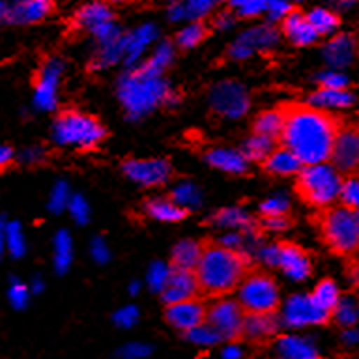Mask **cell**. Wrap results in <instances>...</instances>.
<instances>
[{
	"mask_svg": "<svg viewBox=\"0 0 359 359\" xmlns=\"http://www.w3.org/2000/svg\"><path fill=\"white\" fill-rule=\"evenodd\" d=\"M260 224L268 230H286L294 224V219L290 217V213H286V215H275V217H262Z\"/></svg>",
	"mask_w": 359,
	"mask_h": 359,
	"instance_id": "obj_33",
	"label": "cell"
},
{
	"mask_svg": "<svg viewBox=\"0 0 359 359\" xmlns=\"http://www.w3.org/2000/svg\"><path fill=\"white\" fill-rule=\"evenodd\" d=\"M13 161H15V154H13V150H11L10 146L0 144V170L11 167Z\"/></svg>",
	"mask_w": 359,
	"mask_h": 359,
	"instance_id": "obj_39",
	"label": "cell"
},
{
	"mask_svg": "<svg viewBox=\"0 0 359 359\" xmlns=\"http://www.w3.org/2000/svg\"><path fill=\"white\" fill-rule=\"evenodd\" d=\"M6 247V241H4V229H0V255L4 251Z\"/></svg>",
	"mask_w": 359,
	"mask_h": 359,
	"instance_id": "obj_41",
	"label": "cell"
},
{
	"mask_svg": "<svg viewBox=\"0 0 359 359\" xmlns=\"http://www.w3.org/2000/svg\"><path fill=\"white\" fill-rule=\"evenodd\" d=\"M331 320L337 325H341L342 330L353 327L359 320V305H355L352 299H342L341 297V302H339V305H337L333 314H331Z\"/></svg>",
	"mask_w": 359,
	"mask_h": 359,
	"instance_id": "obj_26",
	"label": "cell"
},
{
	"mask_svg": "<svg viewBox=\"0 0 359 359\" xmlns=\"http://www.w3.org/2000/svg\"><path fill=\"white\" fill-rule=\"evenodd\" d=\"M277 350H279L280 358L286 359H322L311 342L294 335L279 337L277 339Z\"/></svg>",
	"mask_w": 359,
	"mask_h": 359,
	"instance_id": "obj_19",
	"label": "cell"
},
{
	"mask_svg": "<svg viewBox=\"0 0 359 359\" xmlns=\"http://www.w3.org/2000/svg\"><path fill=\"white\" fill-rule=\"evenodd\" d=\"M280 32L285 34L286 38L290 39L292 43L297 47H305L316 41L318 34L314 32V28L311 27V22L307 19V13H303L302 10L288 11L283 21H280Z\"/></svg>",
	"mask_w": 359,
	"mask_h": 359,
	"instance_id": "obj_16",
	"label": "cell"
},
{
	"mask_svg": "<svg viewBox=\"0 0 359 359\" xmlns=\"http://www.w3.org/2000/svg\"><path fill=\"white\" fill-rule=\"evenodd\" d=\"M243 320H245V311L241 309L238 299L226 296L215 297V302L208 305L206 324L217 333L221 341H241Z\"/></svg>",
	"mask_w": 359,
	"mask_h": 359,
	"instance_id": "obj_7",
	"label": "cell"
},
{
	"mask_svg": "<svg viewBox=\"0 0 359 359\" xmlns=\"http://www.w3.org/2000/svg\"><path fill=\"white\" fill-rule=\"evenodd\" d=\"M286 213H290V206H288V202L280 201V198L266 201L260 206V215L262 217H275V215H286Z\"/></svg>",
	"mask_w": 359,
	"mask_h": 359,
	"instance_id": "obj_32",
	"label": "cell"
},
{
	"mask_svg": "<svg viewBox=\"0 0 359 359\" xmlns=\"http://www.w3.org/2000/svg\"><path fill=\"white\" fill-rule=\"evenodd\" d=\"M201 257V241L184 240L178 245H174L168 260V268L172 269H189L193 271Z\"/></svg>",
	"mask_w": 359,
	"mask_h": 359,
	"instance_id": "obj_20",
	"label": "cell"
},
{
	"mask_svg": "<svg viewBox=\"0 0 359 359\" xmlns=\"http://www.w3.org/2000/svg\"><path fill=\"white\" fill-rule=\"evenodd\" d=\"M341 182L342 176L331 165H305L294 176V193L305 206L318 210L335 204Z\"/></svg>",
	"mask_w": 359,
	"mask_h": 359,
	"instance_id": "obj_4",
	"label": "cell"
},
{
	"mask_svg": "<svg viewBox=\"0 0 359 359\" xmlns=\"http://www.w3.org/2000/svg\"><path fill=\"white\" fill-rule=\"evenodd\" d=\"M204 297H191L184 302L165 305V322L180 333L195 330L206 322L208 305L202 302Z\"/></svg>",
	"mask_w": 359,
	"mask_h": 359,
	"instance_id": "obj_10",
	"label": "cell"
},
{
	"mask_svg": "<svg viewBox=\"0 0 359 359\" xmlns=\"http://www.w3.org/2000/svg\"><path fill=\"white\" fill-rule=\"evenodd\" d=\"M275 109L280 116V146L288 148L303 165L330 161L344 118L325 107L303 101H283Z\"/></svg>",
	"mask_w": 359,
	"mask_h": 359,
	"instance_id": "obj_1",
	"label": "cell"
},
{
	"mask_svg": "<svg viewBox=\"0 0 359 359\" xmlns=\"http://www.w3.org/2000/svg\"><path fill=\"white\" fill-rule=\"evenodd\" d=\"M185 337H187L191 342L201 344V346H212V344H215V342L221 341L217 333H215V331H213L212 327L206 324V322H204L202 325H198V327H195V330L187 331V333H185Z\"/></svg>",
	"mask_w": 359,
	"mask_h": 359,
	"instance_id": "obj_29",
	"label": "cell"
},
{
	"mask_svg": "<svg viewBox=\"0 0 359 359\" xmlns=\"http://www.w3.org/2000/svg\"><path fill=\"white\" fill-rule=\"evenodd\" d=\"M330 165L344 176H359V120H344L333 142Z\"/></svg>",
	"mask_w": 359,
	"mask_h": 359,
	"instance_id": "obj_8",
	"label": "cell"
},
{
	"mask_svg": "<svg viewBox=\"0 0 359 359\" xmlns=\"http://www.w3.org/2000/svg\"><path fill=\"white\" fill-rule=\"evenodd\" d=\"M238 303L245 314L279 313L280 292L273 275L260 266H252L238 286Z\"/></svg>",
	"mask_w": 359,
	"mask_h": 359,
	"instance_id": "obj_5",
	"label": "cell"
},
{
	"mask_svg": "<svg viewBox=\"0 0 359 359\" xmlns=\"http://www.w3.org/2000/svg\"><path fill=\"white\" fill-rule=\"evenodd\" d=\"M223 355H224V359H238L241 355V352H240V348L234 346V342H232V344H230V346L224 350Z\"/></svg>",
	"mask_w": 359,
	"mask_h": 359,
	"instance_id": "obj_40",
	"label": "cell"
},
{
	"mask_svg": "<svg viewBox=\"0 0 359 359\" xmlns=\"http://www.w3.org/2000/svg\"><path fill=\"white\" fill-rule=\"evenodd\" d=\"M309 223L318 232L322 245L335 257L350 258L359 251V215L341 204L314 210Z\"/></svg>",
	"mask_w": 359,
	"mask_h": 359,
	"instance_id": "obj_3",
	"label": "cell"
},
{
	"mask_svg": "<svg viewBox=\"0 0 359 359\" xmlns=\"http://www.w3.org/2000/svg\"><path fill=\"white\" fill-rule=\"evenodd\" d=\"M8 297H10L11 305L15 309H22L27 305L28 299V290L27 286L21 285V283H13L10 286V292H8Z\"/></svg>",
	"mask_w": 359,
	"mask_h": 359,
	"instance_id": "obj_34",
	"label": "cell"
},
{
	"mask_svg": "<svg viewBox=\"0 0 359 359\" xmlns=\"http://www.w3.org/2000/svg\"><path fill=\"white\" fill-rule=\"evenodd\" d=\"M251 133L258 135V137L271 139L279 144L280 116H279V112H277V109H273V111L258 112L251 123Z\"/></svg>",
	"mask_w": 359,
	"mask_h": 359,
	"instance_id": "obj_22",
	"label": "cell"
},
{
	"mask_svg": "<svg viewBox=\"0 0 359 359\" xmlns=\"http://www.w3.org/2000/svg\"><path fill=\"white\" fill-rule=\"evenodd\" d=\"M277 142L266 137H258V135H251V139L247 140L243 146V157H247L249 161L260 163L264 157L268 156L269 151L273 150Z\"/></svg>",
	"mask_w": 359,
	"mask_h": 359,
	"instance_id": "obj_27",
	"label": "cell"
},
{
	"mask_svg": "<svg viewBox=\"0 0 359 359\" xmlns=\"http://www.w3.org/2000/svg\"><path fill=\"white\" fill-rule=\"evenodd\" d=\"M344 269H346V277L352 286L359 288V258H344Z\"/></svg>",
	"mask_w": 359,
	"mask_h": 359,
	"instance_id": "obj_36",
	"label": "cell"
},
{
	"mask_svg": "<svg viewBox=\"0 0 359 359\" xmlns=\"http://www.w3.org/2000/svg\"><path fill=\"white\" fill-rule=\"evenodd\" d=\"M55 10L53 0H15L10 15L17 22H36Z\"/></svg>",
	"mask_w": 359,
	"mask_h": 359,
	"instance_id": "obj_18",
	"label": "cell"
},
{
	"mask_svg": "<svg viewBox=\"0 0 359 359\" xmlns=\"http://www.w3.org/2000/svg\"><path fill=\"white\" fill-rule=\"evenodd\" d=\"M268 262L283 269L288 277L294 280H303L313 273V260L311 252L305 247L297 245L290 240L275 241V245L269 251Z\"/></svg>",
	"mask_w": 359,
	"mask_h": 359,
	"instance_id": "obj_9",
	"label": "cell"
},
{
	"mask_svg": "<svg viewBox=\"0 0 359 359\" xmlns=\"http://www.w3.org/2000/svg\"><path fill=\"white\" fill-rule=\"evenodd\" d=\"M339 204L359 213V176H344L339 189Z\"/></svg>",
	"mask_w": 359,
	"mask_h": 359,
	"instance_id": "obj_24",
	"label": "cell"
},
{
	"mask_svg": "<svg viewBox=\"0 0 359 359\" xmlns=\"http://www.w3.org/2000/svg\"><path fill=\"white\" fill-rule=\"evenodd\" d=\"M122 168L133 182L148 187L167 184L174 176L172 165L165 159H126Z\"/></svg>",
	"mask_w": 359,
	"mask_h": 359,
	"instance_id": "obj_11",
	"label": "cell"
},
{
	"mask_svg": "<svg viewBox=\"0 0 359 359\" xmlns=\"http://www.w3.org/2000/svg\"><path fill=\"white\" fill-rule=\"evenodd\" d=\"M159 294H161L165 305L184 302V299H191V297H202L195 273L189 269L172 268H168L167 277L159 288Z\"/></svg>",
	"mask_w": 359,
	"mask_h": 359,
	"instance_id": "obj_13",
	"label": "cell"
},
{
	"mask_svg": "<svg viewBox=\"0 0 359 359\" xmlns=\"http://www.w3.org/2000/svg\"><path fill=\"white\" fill-rule=\"evenodd\" d=\"M283 322L290 327H303V325H324L331 322V314L314 305V302L305 296H292L285 305Z\"/></svg>",
	"mask_w": 359,
	"mask_h": 359,
	"instance_id": "obj_12",
	"label": "cell"
},
{
	"mask_svg": "<svg viewBox=\"0 0 359 359\" xmlns=\"http://www.w3.org/2000/svg\"><path fill=\"white\" fill-rule=\"evenodd\" d=\"M264 172L275 178H286V176H296L305 165L292 154L288 148L277 144L262 161L258 163Z\"/></svg>",
	"mask_w": 359,
	"mask_h": 359,
	"instance_id": "obj_15",
	"label": "cell"
},
{
	"mask_svg": "<svg viewBox=\"0 0 359 359\" xmlns=\"http://www.w3.org/2000/svg\"><path fill=\"white\" fill-rule=\"evenodd\" d=\"M6 15V10H4V6L0 4V17H4Z\"/></svg>",
	"mask_w": 359,
	"mask_h": 359,
	"instance_id": "obj_43",
	"label": "cell"
},
{
	"mask_svg": "<svg viewBox=\"0 0 359 359\" xmlns=\"http://www.w3.org/2000/svg\"><path fill=\"white\" fill-rule=\"evenodd\" d=\"M4 241L6 247H8L15 257L22 255V251H25V241H22V234L17 224L11 223L8 224V226H4Z\"/></svg>",
	"mask_w": 359,
	"mask_h": 359,
	"instance_id": "obj_31",
	"label": "cell"
},
{
	"mask_svg": "<svg viewBox=\"0 0 359 359\" xmlns=\"http://www.w3.org/2000/svg\"><path fill=\"white\" fill-rule=\"evenodd\" d=\"M311 101H313V105L318 107H352L355 97L348 90L320 88L318 92L311 95Z\"/></svg>",
	"mask_w": 359,
	"mask_h": 359,
	"instance_id": "obj_23",
	"label": "cell"
},
{
	"mask_svg": "<svg viewBox=\"0 0 359 359\" xmlns=\"http://www.w3.org/2000/svg\"><path fill=\"white\" fill-rule=\"evenodd\" d=\"M150 353V348L144 346V344H129L122 350L123 359H140Z\"/></svg>",
	"mask_w": 359,
	"mask_h": 359,
	"instance_id": "obj_37",
	"label": "cell"
},
{
	"mask_svg": "<svg viewBox=\"0 0 359 359\" xmlns=\"http://www.w3.org/2000/svg\"><path fill=\"white\" fill-rule=\"evenodd\" d=\"M279 318L277 314H245L241 341H247L255 346H264L279 335Z\"/></svg>",
	"mask_w": 359,
	"mask_h": 359,
	"instance_id": "obj_14",
	"label": "cell"
},
{
	"mask_svg": "<svg viewBox=\"0 0 359 359\" xmlns=\"http://www.w3.org/2000/svg\"><path fill=\"white\" fill-rule=\"evenodd\" d=\"M307 19L311 22V27L314 28V32L318 34H327L331 30L341 27V17L333 13L330 10H324V8H316L311 13H307Z\"/></svg>",
	"mask_w": 359,
	"mask_h": 359,
	"instance_id": "obj_25",
	"label": "cell"
},
{
	"mask_svg": "<svg viewBox=\"0 0 359 359\" xmlns=\"http://www.w3.org/2000/svg\"><path fill=\"white\" fill-rule=\"evenodd\" d=\"M251 257L224 241L213 238L201 240V257L193 273L198 283L202 297H223L238 290L249 269L252 268Z\"/></svg>",
	"mask_w": 359,
	"mask_h": 359,
	"instance_id": "obj_2",
	"label": "cell"
},
{
	"mask_svg": "<svg viewBox=\"0 0 359 359\" xmlns=\"http://www.w3.org/2000/svg\"><path fill=\"white\" fill-rule=\"evenodd\" d=\"M55 137L64 144H77L94 148L107 137V131L100 118L77 109L62 111L55 120Z\"/></svg>",
	"mask_w": 359,
	"mask_h": 359,
	"instance_id": "obj_6",
	"label": "cell"
},
{
	"mask_svg": "<svg viewBox=\"0 0 359 359\" xmlns=\"http://www.w3.org/2000/svg\"><path fill=\"white\" fill-rule=\"evenodd\" d=\"M103 2H109V4H126V2H133V0H103Z\"/></svg>",
	"mask_w": 359,
	"mask_h": 359,
	"instance_id": "obj_42",
	"label": "cell"
},
{
	"mask_svg": "<svg viewBox=\"0 0 359 359\" xmlns=\"http://www.w3.org/2000/svg\"><path fill=\"white\" fill-rule=\"evenodd\" d=\"M208 159L215 165V167L226 168V170H234V172H243L245 170V157L243 154H234V151H215Z\"/></svg>",
	"mask_w": 359,
	"mask_h": 359,
	"instance_id": "obj_28",
	"label": "cell"
},
{
	"mask_svg": "<svg viewBox=\"0 0 359 359\" xmlns=\"http://www.w3.org/2000/svg\"><path fill=\"white\" fill-rule=\"evenodd\" d=\"M137 309L133 307H128V309H122L120 313L116 314V324L122 325V327H129V325H133L137 322Z\"/></svg>",
	"mask_w": 359,
	"mask_h": 359,
	"instance_id": "obj_38",
	"label": "cell"
},
{
	"mask_svg": "<svg viewBox=\"0 0 359 359\" xmlns=\"http://www.w3.org/2000/svg\"><path fill=\"white\" fill-rule=\"evenodd\" d=\"M208 38V28L202 27V25H193V27L185 28L184 32L178 36V43L184 47V49H189V47H195V45L202 43L204 39Z\"/></svg>",
	"mask_w": 359,
	"mask_h": 359,
	"instance_id": "obj_30",
	"label": "cell"
},
{
	"mask_svg": "<svg viewBox=\"0 0 359 359\" xmlns=\"http://www.w3.org/2000/svg\"><path fill=\"white\" fill-rule=\"evenodd\" d=\"M277 359H286V358H277Z\"/></svg>",
	"mask_w": 359,
	"mask_h": 359,
	"instance_id": "obj_44",
	"label": "cell"
},
{
	"mask_svg": "<svg viewBox=\"0 0 359 359\" xmlns=\"http://www.w3.org/2000/svg\"><path fill=\"white\" fill-rule=\"evenodd\" d=\"M309 297L313 299L316 307L333 314L335 307L341 302V290L333 279H322L318 285L314 286V290L309 294Z\"/></svg>",
	"mask_w": 359,
	"mask_h": 359,
	"instance_id": "obj_21",
	"label": "cell"
},
{
	"mask_svg": "<svg viewBox=\"0 0 359 359\" xmlns=\"http://www.w3.org/2000/svg\"><path fill=\"white\" fill-rule=\"evenodd\" d=\"M320 88H330V90H346L348 83L346 79L337 75V73H331V75H324V77L318 81Z\"/></svg>",
	"mask_w": 359,
	"mask_h": 359,
	"instance_id": "obj_35",
	"label": "cell"
},
{
	"mask_svg": "<svg viewBox=\"0 0 359 359\" xmlns=\"http://www.w3.org/2000/svg\"><path fill=\"white\" fill-rule=\"evenodd\" d=\"M142 212L150 219L161 221V223H180L189 215V210L182 204L168 201V198H154L146 201Z\"/></svg>",
	"mask_w": 359,
	"mask_h": 359,
	"instance_id": "obj_17",
	"label": "cell"
}]
</instances>
